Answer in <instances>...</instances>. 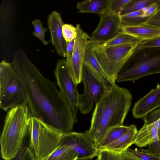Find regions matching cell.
Listing matches in <instances>:
<instances>
[{
  "label": "cell",
  "instance_id": "19",
  "mask_svg": "<svg viewBox=\"0 0 160 160\" xmlns=\"http://www.w3.org/2000/svg\"><path fill=\"white\" fill-rule=\"evenodd\" d=\"M109 0H86L78 2L77 8L79 12L102 15L108 12Z\"/></svg>",
  "mask_w": 160,
  "mask_h": 160
},
{
  "label": "cell",
  "instance_id": "40",
  "mask_svg": "<svg viewBox=\"0 0 160 160\" xmlns=\"http://www.w3.org/2000/svg\"><path fill=\"white\" fill-rule=\"evenodd\" d=\"M158 108H160V101H159V102L158 104Z\"/></svg>",
  "mask_w": 160,
  "mask_h": 160
},
{
  "label": "cell",
  "instance_id": "41",
  "mask_svg": "<svg viewBox=\"0 0 160 160\" xmlns=\"http://www.w3.org/2000/svg\"><path fill=\"white\" fill-rule=\"evenodd\" d=\"M77 160H90V159H77Z\"/></svg>",
  "mask_w": 160,
  "mask_h": 160
},
{
  "label": "cell",
  "instance_id": "28",
  "mask_svg": "<svg viewBox=\"0 0 160 160\" xmlns=\"http://www.w3.org/2000/svg\"><path fill=\"white\" fill-rule=\"evenodd\" d=\"M62 32L66 42L74 40L77 35L76 27L71 24H64L62 27Z\"/></svg>",
  "mask_w": 160,
  "mask_h": 160
},
{
  "label": "cell",
  "instance_id": "14",
  "mask_svg": "<svg viewBox=\"0 0 160 160\" xmlns=\"http://www.w3.org/2000/svg\"><path fill=\"white\" fill-rule=\"evenodd\" d=\"M160 101V85L152 89L146 95L136 102L132 112L136 118L144 119L151 112L158 108Z\"/></svg>",
  "mask_w": 160,
  "mask_h": 160
},
{
  "label": "cell",
  "instance_id": "38",
  "mask_svg": "<svg viewBox=\"0 0 160 160\" xmlns=\"http://www.w3.org/2000/svg\"><path fill=\"white\" fill-rule=\"evenodd\" d=\"M143 13L142 10H141L121 15L120 17L121 18H129L139 15Z\"/></svg>",
  "mask_w": 160,
  "mask_h": 160
},
{
  "label": "cell",
  "instance_id": "2",
  "mask_svg": "<svg viewBox=\"0 0 160 160\" xmlns=\"http://www.w3.org/2000/svg\"><path fill=\"white\" fill-rule=\"evenodd\" d=\"M132 100L128 90L115 83L95 103L90 128L85 133L98 148L110 129L123 125Z\"/></svg>",
  "mask_w": 160,
  "mask_h": 160
},
{
  "label": "cell",
  "instance_id": "23",
  "mask_svg": "<svg viewBox=\"0 0 160 160\" xmlns=\"http://www.w3.org/2000/svg\"><path fill=\"white\" fill-rule=\"evenodd\" d=\"M156 0H131L121 12L120 16L142 10L148 7Z\"/></svg>",
  "mask_w": 160,
  "mask_h": 160
},
{
  "label": "cell",
  "instance_id": "30",
  "mask_svg": "<svg viewBox=\"0 0 160 160\" xmlns=\"http://www.w3.org/2000/svg\"><path fill=\"white\" fill-rule=\"evenodd\" d=\"M149 18L142 17L140 15L131 18H121V20L122 25L132 26L144 24Z\"/></svg>",
  "mask_w": 160,
  "mask_h": 160
},
{
  "label": "cell",
  "instance_id": "27",
  "mask_svg": "<svg viewBox=\"0 0 160 160\" xmlns=\"http://www.w3.org/2000/svg\"><path fill=\"white\" fill-rule=\"evenodd\" d=\"M158 108L151 112L143 119L144 123L153 124L157 128L160 140V108Z\"/></svg>",
  "mask_w": 160,
  "mask_h": 160
},
{
  "label": "cell",
  "instance_id": "25",
  "mask_svg": "<svg viewBox=\"0 0 160 160\" xmlns=\"http://www.w3.org/2000/svg\"><path fill=\"white\" fill-rule=\"evenodd\" d=\"M31 23L34 28L33 35L38 38L43 44L48 45L50 41H47L45 39V33L47 29L43 27L40 20L39 19L34 20Z\"/></svg>",
  "mask_w": 160,
  "mask_h": 160
},
{
  "label": "cell",
  "instance_id": "37",
  "mask_svg": "<svg viewBox=\"0 0 160 160\" xmlns=\"http://www.w3.org/2000/svg\"><path fill=\"white\" fill-rule=\"evenodd\" d=\"M21 160H36L29 147H27L22 156Z\"/></svg>",
  "mask_w": 160,
  "mask_h": 160
},
{
  "label": "cell",
  "instance_id": "32",
  "mask_svg": "<svg viewBox=\"0 0 160 160\" xmlns=\"http://www.w3.org/2000/svg\"><path fill=\"white\" fill-rule=\"evenodd\" d=\"M139 48H160V36L148 41L140 42L138 46Z\"/></svg>",
  "mask_w": 160,
  "mask_h": 160
},
{
  "label": "cell",
  "instance_id": "16",
  "mask_svg": "<svg viewBox=\"0 0 160 160\" xmlns=\"http://www.w3.org/2000/svg\"><path fill=\"white\" fill-rule=\"evenodd\" d=\"M121 30L138 38L142 42L160 36V29L144 24L136 26L122 25Z\"/></svg>",
  "mask_w": 160,
  "mask_h": 160
},
{
  "label": "cell",
  "instance_id": "39",
  "mask_svg": "<svg viewBox=\"0 0 160 160\" xmlns=\"http://www.w3.org/2000/svg\"><path fill=\"white\" fill-rule=\"evenodd\" d=\"M27 147L23 144V146L17 155L13 159L10 160H21L22 154Z\"/></svg>",
  "mask_w": 160,
  "mask_h": 160
},
{
  "label": "cell",
  "instance_id": "12",
  "mask_svg": "<svg viewBox=\"0 0 160 160\" xmlns=\"http://www.w3.org/2000/svg\"><path fill=\"white\" fill-rule=\"evenodd\" d=\"M63 145L75 152L79 159L90 160L98 156L99 151L85 133L72 131L63 134L60 145Z\"/></svg>",
  "mask_w": 160,
  "mask_h": 160
},
{
  "label": "cell",
  "instance_id": "18",
  "mask_svg": "<svg viewBox=\"0 0 160 160\" xmlns=\"http://www.w3.org/2000/svg\"><path fill=\"white\" fill-rule=\"evenodd\" d=\"M158 140L159 139L157 128L153 124H147L144 123L138 131L134 144L142 148Z\"/></svg>",
  "mask_w": 160,
  "mask_h": 160
},
{
  "label": "cell",
  "instance_id": "29",
  "mask_svg": "<svg viewBox=\"0 0 160 160\" xmlns=\"http://www.w3.org/2000/svg\"><path fill=\"white\" fill-rule=\"evenodd\" d=\"M99 160H122L121 153L104 149H99Z\"/></svg>",
  "mask_w": 160,
  "mask_h": 160
},
{
  "label": "cell",
  "instance_id": "6",
  "mask_svg": "<svg viewBox=\"0 0 160 160\" xmlns=\"http://www.w3.org/2000/svg\"><path fill=\"white\" fill-rule=\"evenodd\" d=\"M29 148L36 160H42L61 144L63 133L32 116L29 127Z\"/></svg>",
  "mask_w": 160,
  "mask_h": 160
},
{
  "label": "cell",
  "instance_id": "10",
  "mask_svg": "<svg viewBox=\"0 0 160 160\" xmlns=\"http://www.w3.org/2000/svg\"><path fill=\"white\" fill-rule=\"evenodd\" d=\"M122 22L119 15L107 12L100 15V20L92 33L88 48L96 44H102L113 38L122 31Z\"/></svg>",
  "mask_w": 160,
  "mask_h": 160
},
{
  "label": "cell",
  "instance_id": "4",
  "mask_svg": "<svg viewBox=\"0 0 160 160\" xmlns=\"http://www.w3.org/2000/svg\"><path fill=\"white\" fill-rule=\"evenodd\" d=\"M159 73L160 48H140L138 46L118 73L116 82L134 81Z\"/></svg>",
  "mask_w": 160,
  "mask_h": 160
},
{
  "label": "cell",
  "instance_id": "8",
  "mask_svg": "<svg viewBox=\"0 0 160 160\" xmlns=\"http://www.w3.org/2000/svg\"><path fill=\"white\" fill-rule=\"evenodd\" d=\"M82 81L84 87L79 94V109L83 114L89 113L97 102L109 90L111 86L102 82L84 63Z\"/></svg>",
  "mask_w": 160,
  "mask_h": 160
},
{
  "label": "cell",
  "instance_id": "42",
  "mask_svg": "<svg viewBox=\"0 0 160 160\" xmlns=\"http://www.w3.org/2000/svg\"><path fill=\"white\" fill-rule=\"evenodd\" d=\"M95 160H99V159H98V158H97V159H96Z\"/></svg>",
  "mask_w": 160,
  "mask_h": 160
},
{
  "label": "cell",
  "instance_id": "13",
  "mask_svg": "<svg viewBox=\"0 0 160 160\" xmlns=\"http://www.w3.org/2000/svg\"><path fill=\"white\" fill-rule=\"evenodd\" d=\"M48 24L52 44L59 55L66 57V42L62 32L64 23L61 14L56 11H52L48 16Z\"/></svg>",
  "mask_w": 160,
  "mask_h": 160
},
{
  "label": "cell",
  "instance_id": "35",
  "mask_svg": "<svg viewBox=\"0 0 160 160\" xmlns=\"http://www.w3.org/2000/svg\"><path fill=\"white\" fill-rule=\"evenodd\" d=\"M122 160H141L128 149L121 153Z\"/></svg>",
  "mask_w": 160,
  "mask_h": 160
},
{
  "label": "cell",
  "instance_id": "34",
  "mask_svg": "<svg viewBox=\"0 0 160 160\" xmlns=\"http://www.w3.org/2000/svg\"><path fill=\"white\" fill-rule=\"evenodd\" d=\"M144 24L160 29V11L148 19Z\"/></svg>",
  "mask_w": 160,
  "mask_h": 160
},
{
  "label": "cell",
  "instance_id": "36",
  "mask_svg": "<svg viewBox=\"0 0 160 160\" xmlns=\"http://www.w3.org/2000/svg\"><path fill=\"white\" fill-rule=\"evenodd\" d=\"M148 149L160 156V140H157L148 145Z\"/></svg>",
  "mask_w": 160,
  "mask_h": 160
},
{
  "label": "cell",
  "instance_id": "33",
  "mask_svg": "<svg viewBox=\"0 0 160 160\" xmlns=\"http://www.w3.org/2000/svg\"><path fill=\"white\" fill-rule=\"evenodd\" d=\"M74 40L71 42H66V61L68 66H69L71 64L72 58Z\"/></svg>",
  "mask_w": 160,
  "mask_h": 160
},
{
  "label": "cell",
  "instance_id": "20",
  "mask_svg": "<svg viewBox=\"0 0 160 160\" xmlns=\"http://www.w3.org/2000/svg\"><path fill=\"white\" fill-rule=\"evenodd\" d=\"M78 155L72 149L66 145H60L42 160H77Z\"/></svg>",
  "mask_w": 160,
  "mask_h": 160
},
{
  "label": "cell",
  "instance_id": "26",
  "mask_svg": "<svg viewBox=\"0 0 160 160\" xmlns=\"http://www.w3.org/2000/svg\"><path fill=\"white\" fill-rule=\"evenodd\" d=\"M131 0H109L108 12L119 15L124 8Z\"/></svg>",
  "mask_w": 160,
  "mask_h": 160
},
{
  "label": "cell",
  "instance_id": "11",
  "mask_svg": "<svg viewBox=\"0 0 160 160\" xmlns=\"http://www.w3.org/2000/svg\"><path fill=\"white\" fill-rule=\"evenodd\" d=\"M76 27L77 35L74 40L71 62L68 68L71 77L77 85L82 81L84 58L90 37L81 28L79 24Z\"/></svg>",
  "mask_w": 160,
  "mask_h": 160
},
{
  "label": "cell",
  "instance_id": "22",
  "mask_svg": "<svg viewBox=\"0 0 160 160\" xmlns=\"http://www.w3.org/2000/svg\"><path fill=\"white\" fill-rule=\"evenodd\" d=\"M141 42L138 38L121 31L112 39L101 44L104 46L108 47Z\"/></svg>",
  "mask_w": 160,
  "mask_h": 160
},
{
  "label": "cell",
  "instance_id": "31",
  "mask_svg": "<svg viewBox=\"0 0 160 160\" xmlns=\"http://www.w3.org/2000/svg\"><path fill=\"white\" fill-rule=\"evenodd\" d=\"M160 11V0H156L148 7L147 11L141 16L150 18Z\"/></svg>",
  "mask_w": 160,
  "mask_h": 160
},
{
  "label": "cell",
  "instance_id": "3",
  "mask_svg": "<svg viewBox=\"0 0 160 160\" xmlns=\"http://www.w3.org/2000/svg\"><path fill=\"white\" fill-rule=\"evenodd\" d=\"M32 117L27 104L14 107L8 112L0 137L1 156L4 160L13 159L21 149Z\"/></svg>",
  "mask_w": 160,
  "mask_h": 160
},
{
  "label": "cell",
  "instance_id": "1",
  "mask_svg": "<svg viewBox=\"0 0 160 160\" xmlns=\"http://www.w3.org/2000/svg\"><path fill=\"white\" fill-rule=\"evenodd\" d=\"M12 65L26 87L27 105L32 116L63 134L72 131L77 116L54 83L41 73L22 50L15 53Z\"/></svg>",
  "mask_w": 160,
  "mask_h": 160
},
{
  "label": "cell",
  "instance_id": "15",
  "mask_svg": "<svg viewBox=\"0 0 160 160\" xmlns=\"http://www.w3.org/2000/svg\"><path fill=\"white\" fill-rule=\"evenodd\" d=\"M138 131L135 125H130L128 130L118 138L99 149L121 153L134 143Z\"/></svg>",
  "mask_w": 160,
  "mask_h": 160
},
{
  "label": "cell",
  "instance_id": "9",
  "mask_svg": "<svg viewBox=\"0 0 160 160\" xmlns=\"http://www.w3.org/2000/svg\"><path fill=\"white\" fill-rule=\"evenodd\" d=\"M54 73L60 92L77 116L79 109V94L77 85L70 74L66 60L61 59L58 61Z\"/></svg>",
  "mask_w": 160,
  "mask_h": 160
},
{
  "label": "cell",
  "instance_id": "5",
  "mask_svg": "<svg viewBox=\"0 0 160 160\" xmlns=\"http://www.w3.org/2000/svg\"><path fill=\"white\" fill-rule=\"evenodd\" d=\"M28 95L25 85L12 65L2 61L0 63V108L4 111L27 104Z\"/></svg>",
  "mask_w": 160,
  "mask_h": 160
},
{
  "label": "cell",
  "instance_id": "24",
  "mask_svg": "<svg viewBox=\"0 0 160 160\" xmlns=\"http://www.w3.org/2000/svg\"><path fill=\"white\" fill-rule=\"evenodd\" d=\"M131 153L138 157L141 160H160V156L148 149H127Z\"/></svg>",
  "mask_w": 160,
  "mask_h": 160
},
{
  "label": "cell",
  "instance_id": "17",
  "mask_svg": "<svg viewBox=\"0 0 160 160\" xmlns=\"http://www.w3.org/2000/svg\"><path fill=\"white\" fill-rule=\"evenodd\" d=\"M84 63L105 84L112 86L115 84L111 81L104 71L99 62L92 48H89L87 50L85 55Z\"/></svg>",
  "mask_w": 160,
  "mask_h": 160
},
{
  "label": "cell",
  "instance_id": "7",
  "mask_svg": "<svg viewBox=\"0 0 160 160\" xmlns=\"http://www.w3.org/2000/svg\"><path fill=\"white\" fill-rule=\"evenodd\" d=\"M139 43L108 47L98 44L92 47L104 71L114 83H115L118 73Z\"/></svg>",
  "mask_w": 160,
  "mask_h": 160
},
{
  "label": "cell",
  "instance_id": "21",
  "mask_svg": "<svg viewBox=\"0 0 160 160\" xmlns=\"http://www.w3.org/2000/svg\"><path fill=\"white\" fill-rule=\"evenodd\" d=\"M130 127V125L127 126L123 125L112 128L107 133L98 148L100 149L114 141L126 132Z\"/></svg>",
  "mask_w": 160,
  "mask_h": 160
}]
</instances>
